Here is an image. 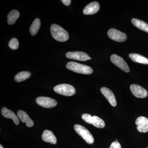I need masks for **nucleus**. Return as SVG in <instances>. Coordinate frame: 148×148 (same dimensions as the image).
Here are the masks:
<instances>
[{
    "label": "nucleus",
    "instance_id": "1",
    "mask_svg": "<svg viewBox=\"0 0 148 148\" xmlns=\"http://www.w3.org/2000/svg\"><path fill=\"white\" fill-rule=\"evenodd\" d=\"M50 30L52 37L56 40L64 42L69 39V33L59 25L52 24Z\"/></svg>",
    "mask_w": 148,
    "mask_h": 148
},
{
    "label": "nucleus",
    "instance_id": "2",
    "mask_svg": "<svg viewBox=\"0 0 148 148\" xmlns=\"http://www.w3.org/2000/svg\"><path fill=\"white\" fill-rule=\"evenodd\" d=\"M66 68L72 71L85 75H90L93 72V70L91 67L75 62H69L67 63Z\"/></svg>",
    "mask_w": 148,
    "mask_h": 148
},
{
    "label": "nucleus",
    "instance_id": "3",
    "mask_svg": "<svg viewBox=\"0 0 148 148\" xmlns=\"http://www.w3.org/2000/svg\"><path fill=\"white\" fill-rule=\"evenodd\" d=\"M74 129L77 133L80 135L89 144L94 143V139L91 133L86 128L80 125L76 124L74 125Z\"/></svg>",
    "mask_w": 148,
    "mask_h": 148
},
{
    "label": "nucleus",
    "instance_id": "4",
    "mask_svg": "<svg viewBox=\"0 0 148 148\" xmlns=\"http://www.w3.org/2000/svg\"><path fill=\"white\" fill-rule=\"evenodd\" d=\"M53 90L56 93L64 96H72L75 93V89L74 86L65 84L56 86L53 88Z\"/></svg>",
    "mask_w": 148,
    "mask_h": 148
},
{
    "label": "nucleus",
    "instance_id": "5",
    "mask_svg": "<svg viewBox=\"0 0 148 148\" xmlns=\"http://www.w3.org/2000/svg\"><path fill=\"white\" fill-rule=\"evenodd\" d=\"M82 119L88 124H92L95 127L103 128L105 127V123L99 117L92 116L88 114H84L82 116Z\"/></svg>",
    "mask_w": 148,
    "mask_h": 148
},
{
    "label": "nucleus",
    "instance_id": "6",
    "mask_svg": "<svg viewBox=\"0 0 148 148\" xmlns=\"http://www.w3.org/2000/svg\"><path fill=\"white\" fill-rule=\"evenodd\" d=\"M36 102L39 106L46 108H54L57 104V102L53 98L42 96L38 97L36 99Z\"/></svg>",
    "mask_w": 148,
    "mask_h": 148
},
{
    "label": "nucleus",
    "instance_id": "7",
    "mask_svg": "<svg viewBox=\"0 0 148 148\" xmlns=\"http://www.w3.org/2000/svg\"><path fill=\"white\" fill-rule=\"evenodd\" d=\"M108 35L111 39L118 42H123L127 39V36L125 34L116 29H110Z\"/></svg>",
    "mask_w": 148,
    "mask_h": 148
},
{
    "label": "nucleus",
    "instance_id": "8",
    "mask_svg": "<svg viewBox=\"0 0 148 148\" xmlns=\"http://www.w3.org/2000/svg\"><path fill=\"white\" fill-rule=\"evenodd\" d=\"M111 61L119 69L126 73L130 72L129 67L123 58L116 54H112L110 57Z\"/></svg>",
    "mask_w": 148,
    "mask_h": 148
},
{
    "label": "nucleus",
    "instance_id": "9",
    "mask_svg": "<svg viewBox=\"0 0 148 148\" xmlns=\"http://www.w3.org/2000/svg\"><path fill=\"white\" fill-rule=\"evenodd\" d=\"M66 56L70 59L79 61H86L91 59L87 53L82 51L68 52L66 53Z\"/></svg>",
    "mask_w": 148,
    "mask_h": 148
},
{
    "label": "nucleus",
    "instance_id": "10",
    "mask_svg": "<svg viewBox=\"0 0 148 148\" xmlns=\"http://www.w3.org/2000/svg\"><path fill=\"white\" fill-rule=\"evenodd\" d=\"M130 89L132 94L137 98H144L147 96V91L140 85L132 84L130 86Z\"/></svg>",
    "mask_w": 148,
    "mask_h": 148
},
{
    "label": "nucleus",
    "instance_id": "11",
    "mask_svg": "<svg viewBox=\"0 0 148 148\" xmlns=\"http://www.w3.org/2000/svg\"><path fill=\"white\" fill-rule=\"evenodd\" d=\"M137 129L140 132L146 133L148 132V119L145 116L138 117L135 121Z\"/></svg>",
    "mask_w": 148,
    "mask_h": 148
},
{
    "label": "nucleus",
    "instance_id": "12",
    "mask_svg": "<svg viewBox=\"0 0 148 148\" xmlns=\"http://www.w3.org/2000/svg\"><path fill=\"white\" fill-rule=\"evenodd\" d=\"M101 93L109 101L111 106L113 107H116V99L112 90L107 88L103 87L101 88Z\"/></svg>",
    "mask_w": 148,
    "mask_h": 148
},
{
    "label": "nucleus",
    "instance_id": "13",
    "mask_svg": "<svg viewBox=\"0 0 148 148\" xmlns=\"http://www.w3.org/2000/svg\"><path fill=\"white\" fill-rule=\"evenodd\" d=\"M100 9V4L97 2H92L88 5L84 9V14L90 15L97 13Z\"/></svg>",
    "mask_w": 148,
    "mask_h": 148
},
{
    "label": "nucleus",
    "instance_id": "14",
    "mask_svg": "<svg viewBox=\"0 0 148 148\" xmlns=\"http://www.w3.org/2000/svg\"><path fill=\"white\" fill-rule=\"evenodd\" d=\"M17 116L23 123H26V126L28 127H32L34 126V122L32 120L28 114L24 111L19 110L17 112Z\"/></svg>",
    "mask_w": 148,
    "mask_h": 148
},
{
    "label": "nucleus",
    "instance_id": "15",
    "mask_svg": "<svg viewBox=\"0 0 148 148\" xmlns=\"http://www.w3.org/2000/svg\"><path fill=\"white\" fill-rule=\"evenodd\" d=\"M3 116L6 118L11 119L14 122L16 125L19 123V121L18 117L12 111L8 110L6 108H3L1 111Z\"/></svg>",
    "mask_w": 148,
    "mask_h": 148
},
{
    "label": "nucleus",
    "instance_id": "16",
    "mask_svg": "<svg viewBox=\"0 0 148 148\" xmlns=\"http://www.w3.org/2000/svg\"><path fill=\"white\" fill-rule=\"evenodd\" d=\"M42 138L44 141L55 145L57 143V139L53 132L49 130H45L43 132Z\"/></svg>",
    "mask_w": 148,
    "mask_h": 148
},
{
    "label": "nucleus",
    "instance_id": "17",
    "mask_svg": "<svg viewBox=\"0 0 148 148\" xmlns=\"http://www.w3.org/2000/svg\"><path fill=\"white\" fill-rule=\"evenodd\" d=\"M129 56L134 62L143 64H148V58L138 53H130Z\"/></svg>",
    "mask_w": 148,
    "mask_h": 148
},
{
    "label": "nucleus",
    "instance_id": "18",
    "mask_svg": "<svg viewBox=\"0 0 148 148\" xmlns=\"http://www.w3.org/2000/svg\"><path fill=\"white\" fill-rule=\"evenodd\" d=\"M131 22L135 27L148 33V24L145 21L133 18L131 20Z\"/></svg>",
    "mask_w": 148,
    "mask_h": 148
},
{
    "label": "nucleus",
    "instance_id": "19",
    "mask_svg": "<svg viewBox=\"0 0 148 148\" xmlns=\"http://www.w3.org/2000/svg\"><path fill=\"white\" fill-rule=\"evenodd\" d=\"M19 16L20 13L18 10H12L8 15V23L9 25L14 24Z\"/></svg>",
    "mask_w": 148,
    "mask_h": 148
},
{
    "label": "nucleus",
    "instance_id": "20",
    "mask_svg": "<svg viewBox=\"0 0 148 148\" xmlns=\"http://www.w3.org/2000/svg\"><path fill=\"white\" fill-rule=\"evenodd\" d=\"M41 26V22L39 18L35 19L30 28V32L32 36H35L38 32Z\"/></svg>",
    "mask_w": 148,
    "mask_h": 148
},
{
    "label": "nucleus",
    "instance_id": "21",
    "mask_svg": "<svg viewBox=\"0 0 148 148\" xmlns=\"http://www.w3.org/2000/svg\"><path fill=\"white\" fill-rule=\"evenodd\" d=\"M31 76V73L28 71H23L18 73L15 77L14 80L16 82H20L24 81L29 78Z\"/></svg>",
    "mask_w": 148,
    "mask_h": 148
},
{
    "label": "nucleus",
    "instance_id": "22",
    "mask_svg": "<svg viewBox=\"0 0 148 148\" xmlns=\"http://www.w3.org/2000/svg\"><path fill=\"white\" fill-rule=\"evenodd\" d=\"M8 45L12 49L15 50V49H17L18 48V46H19L18 40L15 38H13L10 41Z\"/></svg>",
    "mask_w": 148,
    "mask_h": 148
},
{
    "label": "nucleus",
    "instance_id": "23",
    "mask_svg": "<svg viewBox=\"0 0 148 148\" xmlns=\"http://www.w3.org/2000/svg\"><path fill=\"white\" fill-rule=\"evenodd\" d=\"M110 148H121V147L120 144L118 142L115 141L113 142L111 144Z\"/></svg>",
    "mask_w": 148,
    "mask_h": 148
},
{
    "label": "nucleus",
    "instance_id": "24",
    "mask_svg": "<svg viewBox=\"0 0 148 148\" xmlns=\"http://www.w3.org/2000/svg\"><path fill=\"white\" fill-rule=\"evenodd\" d=\"M61 2L64 4L65 5L69 6L71 3V0H62Z\"/></svg>",
    "mask_w": 148,
    "mask_h": 148
},
{
    "label": "nucleus",
    "instance_id": "25",
    "mask_svg": "<svg viewBox=\"0 0 148 148\" xmlns=\"http://www.w3.org/2000/svg\"><path fill=\"white\" fill-rule=\"evenodd\" d=\"M0 148H3V147L1 145H0Z\"/></svg>",
    "mask_w": 148,
    "mask_h": 148
},
{
    "label": "nucleus",
    "instance_id": "26",
    "mask_svg": "<svg viewBox=\"0 0 148 148\" xmlns=\"http://www.w3.org/2000/svg\"><path fill=\"white\" fill-rule=\"evenodd\" d=\"M147 148H148V147Z\"/></svg>",
    "mask_w": 148,
    "mask_h": 148
}]
</instances>
